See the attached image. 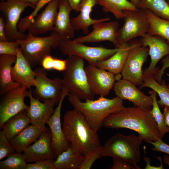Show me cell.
I'll use <instances>...</instances> for the list:
<instances>
[{"label": "cell", "mask_w": 169, "mask_h": 169, "mask_svg": "<svg viewBox=\"0 0 169 169\" xmlns=\"http://www.w3.org/2000/svg\"><path fill=\"white\" fill-rule=\"evenodd\" d=\"M151 108L135 105L124 106L108 115L104 120L102 126L112 129H129L137 132L146 142L156 141L161 138L156 123L150 113Z\"/></svg>", "instance_id": "6da1fadb"}, {"label": "cell", "mask_w": 169, "mask_h": 169, "mask_svg": "<svg viewBox=\"0 0 169 169\" xmlns=\"http://www.w3.org/2000/svg\"><path fill=\"white\" fill-rule=\"evenodd\" d=\"M62 130L65 137L74 150L84 156L100 145L97 133L79 110L74 108L65 114Z\"/></svg>", "instance_id": "7a4b0ae2"}, {"label": "cell", "mask_w": 169, "mask_h": 169, "mask_svg": "<svg viewBox=\"0 0 169 169\" xmlns=\"http://www.w3.org/2000/svg\"><path fill=\"white\" fill-rule=\"evenodd\" d=\"M68 100L74 108L82 113L92 128L97 131L102 127L104 120L108 115L124 106L123 100L116 96L110 99L101 96L96 100L82 102L77 96L69 95Z\"/></svg>", "instance_id": "3957f363"}, {"label": "cell", "mask_w": 169, "mask_h": 169, "mask_svg": "<svg viewBox=\"0 0 169 169\" xmlns=\"http://www.w3.org/2000/svg\"><path fill=\"white\" fill-rule=\"evenodd\" d=\"M143 141L139 135L116 133L102 146V157L120 158L133 165L136 169H140L137 164L141 160L140 146Z\"/></svg>", "instance_id": "277c9868"}, {"label": "cell", "mask_w": 169, "mask_h": 169, "mask_svg": "<svg viewBox=\"0 0 169 169\" xmlns=\"http://www.w3.org/2000/svg\"><path fill=\"white\" fill-rule=\"evenodd\" d=\"M84 59L76 55L68 56L62 79L63 88L68 91L69 95H74L80 100H94L95 95L88 83Z\"/></svg>", "instance_id": "5b68a950"}, {"label": "cell", "mask_w": 169, "mask_h": 169, "mask_svg": "<svg viewBox=\"0 0 169 169\" xmlns=\"http://www.w3.org/2000/svg\"><path fill=\"white\" fill-rule=\"evenodd\" d=\"M61 40L53 31L50 35L45 37L34 36L29 32L25 39L16 41L24 56L33 67L41 64L46 56L50 55L52 49L59 47Z\"/></svg>", "instance_id": "8992f818"}, {"label": "cell", "mask_w": 169, "mask_h": 169, "mask_svg": "<svg viewBox=\"0 0 169 169\" xmlns=\"http://www.w3.org/2000/svg\"><path fill=\"white\" fill-rule=\"evenodd\" d=\"M59 47L64 55L80 57L86 60L89 64L95 66L98 62L111 56L118 49H107L102 46H89L74 42L69 38L61 39Z\"/></svg>", "instance_id": "52a82bcc"}, {"label": "cell", "mask_w": 169, "mask_h": 169, "mask_svg": "<svg viewBox=\"0 0 169 169\" xmlns=\"http://www.w3.org/2000/svg\"><path fill=\"white\" fill-rule=\"evenodd\" d=\"M124 23L118 29L117 41L120 44L129 42L138 37H143L148 33L149 24L145 10H125Z\"/></svg>", "instance_id": "ba28073f"}, {"label": "cell", "mask_w": 169, "mask_h": 169, "mask_svg": "<svg viewBox=\"0 0 169 169\" xmlns=\"http://www.w3.org/2000/svg\"><path fill=\"white\" fill-rule=\"evenodd\" d=\"M149 50L148 47L141 45L139 40L135 39L121 74L122 79L136 85L141 84L143 78L142 67L147 60Z\"/></svg>", "instance_id": "9c48e42d"}, {"label": "cell", "mask_w": 169, "mask_h": 169, "mask_svg": "<svg viewBox=\"0 0 169 169\" xmlns=\"http://www.w3.org/2000/svg\"><path fill=\"white\" fill-rule=\"evenodd\" d=\"M28 7L31 6L19 0L0 2V10L4 16L6 35L9 41L22 40L27 37V34L20 32L17 26L22 13Z\"/></svg>", "instance_id": "30bf717a"}, {"label": "cell", "mask_w": 169, "mask_h": 169, "mask_svg": "<svg viewBox=\"0 0 169 169\" xmlns=\"http://www.w3.org/2000/svg\"><path fill=\"white\" fill-rule=\"evenodd\" d=\"M25 85L11 90L4 95L0 103V128L11 117L23 110H27L29 106L24 101L28 97L29 90Z\"/></svg>", "instance_id": "8fae6325"}, {"label": "cell", "mask_w": 169, "mask_h": 169, "mask_svg": "<svg viewBox=\"0 0 169 169\" xmlns=\"http://www.w3.org/2000/svg\"><path fill=\"white\" fill-rule=\"evenodd\" d=\"M36 84L33 92L35 98L42 102L52 100L56 104L60 99L63 85L62 79L56 77L50 79L47 77V73L43 67L36 69Z\"/></svg>", "instance_id": "7c38bea8"}, {"label": "cell", "mask_w": 169, "mask_h": 169, "mask_svg": "<svg viewBox=\"0 0 169 169\" xmlns=\"http://www.w3.org/2000/svg\"><path fill=\"white\" fill-rule=\"evenodd\" d=\"M90 89L94 95L105 96L113 88L121 74L115 75L107 70L89 64L85 67Z\"/></svg>", "instance_id": "4fadbf2b"}, {"label": "cell", "mask_w": 169, "mask_h": 169, "mask_svg": "<svg viewBox=\"0 0 169 169\" xmlns=\"http://www.w3.org/2000/svg\"><path fill=\"white\" fill-rule=\"evenodd\" d=\"M139 40L142 45L149 48V55L151 58L149 66L143 71V77L154 75L159 69L156 67L158 62L163 57L169 55V42L160 36L147 34Z\"/></svg>", "instance_id": "5bb4252c"}, {"label": "cell", "mask_w": 169, "mask_h": 169, "mask_svg": "<svg viewBox=\"0 0 169 169\" xmlns=\"http://www.w3.org/2000/svg\"><path fill=\"white\" fill-rule=\"evenodd\" d=\"M92 31L84 36H80L73 40L81 43H96L109 41L113 43L116 48L120 44L117 41L119 23L116 21L100 22L92 25Z\"/></svg>", "instance_id": "9a60e30c"}, {"label": "cell", "mask_w": 169, "mask_h": 169, "mask_svg": "<svg viewBox=\"0 0 169 169\" xmlns=\"http://www.w3.org/2000/svg\"><path fill=\"white\" fill-rule=\"evenodd\" d=\"M69 94L68 91L63 88L60 99L57 106L47 122L52 136L51 145L56 158L63 151L70 146L66 139L61 127L60 121L61 110L63 102Z\"/></svg>", "instance_id": "2e32d148"}, {"label": "cell", "mask_w": 169, "mask_h": 169, "mask_svg": "<svg viewBox=\"0 0 169 169\" xmlns=\"http://www.w3.org/2000/svg\"><path fill=\"white\" fill-rule=\"evenodd\" d=\"M52 136L49 128L46 127L38 139L27 147L23 154L28 163L56 158L52 145Z\"/></svg>", "instance_id": "e0dca14e"}, {"label": "cell", "mask_w": 169, "mask_h": 169, "mask_svg": "<svg viewBox=\"0 0 169 169\" xmlns=\"http://www.w3.org/2000/svg\"><path fill=\"white\" fill-rule=\"evenodd\" d=\"M116 97L122 100L132 102L134 105L143 108L152 107L153 100L151 96L145 95L131 82L122 79L117 80L113 87Z\"/></svg>", "instance_id": "ac0fdd59"}, {"label": "cell", "mask_w": 169, "mask_h": 169, "mask_svg": "<svg viewBox=\"0 0 169 169\" xmlns=\"http://www.w3.org/2000/svg\"><path fill=\"white\" fill-rule=\"evenodd\" d=\"M29 89L28 97L30 99V105L27 111V115L30 120L31 124L45 127L47 121L53 114L56 104L52 100L41 102L34 98L32 90L30 88Z\"/></svg>", "instance_id": "d6986e66"}, {"label": "cell", "mask_w": 169, "mask_h": 169, "mask_svg": "<svg viewBox=\"0 0 169 169\" xmlns=\"http://www.w3.org/2000/svg\"><path fill=\"white\" fill-rule=\"evenodd\" d=\"M59 0L49 2L45 9L37 16L28 29L33 35L37 36L54 29Z\"/></svg>", "instance_id": "ffe728a7"}, {"label": "cell", "mask_w": 169, "mask_h": 169, "mask_svg": "<svg viewBox=\"0 0 169 169\" xmlns=\"http://www.w3.org/2000/svg\"><path fill=\"white\" fill-rule=\"evenodd\" d=\"M16 57L14 64L11 68L13 80L26 86L28 89L35 87L37 83L35 72L32 69L31 64L23 54L20 47L17 49Z\"/></svg>", "instance_id": "44dd1931"}, {"label": "cell", "mask_w": 169, "mask_h": 169, "mask_svg": "<svg viewBox=\"0 0 169 169\" xmlns=\"http://www.w3.org/2000/svg\"><path fill=\"white\" fill-rule=\"evenodd\" d=\"M96 4V0H81L79 14L70 19L71 25L75 30H81L86 35L89 33V28L91 25L100 22L110 21V18L109 17L98 19L91 18L90 13L93 8Z\"/></svg>", "instance_id": "7402d4cb"}, {"label": "cell", "mask_w": 169, "mask_h": 169, "mask_svg": "<svg viewBox=\"0 0 169 169\" xmlns=\"http://www.w3.org/2000/svg\"><path fill=\"white\" fill-rule=\"evenodd\" d=\"M58 10L53 31L56 33L61 39L72 38L75 31L72 26L70 15L73 9L68 0H59Z\"/></svg>", "instance_id": "603a6c76"}, {"label": "cell", "mask_w": 169, "mask_h": 169, "mask_svg": "<svg viewBox=\"0 0 169 169\" xmlns=\"http://www.w3.org/2000/svg\"><path fill=\"white\" fill-rule=\"evenodd\" d=\"M135 41L134 39L128 42L120 44L114 54L108 58L98 62L95 66L115 75L121 74L129 50Z\"/></svg>", "instance_id": "cb8c5ba5"}, {"label": "cell", "mask_w": 169, "mask_h": 169, "mask_svg": "<svg viewBox=\"0 0 169 169\" xmlns=\"http://www.w3.org/2000/svg\"><path fill=\"white\" fill-rule=\"evenodd\" d=\"M16 56L0 54V95L3 96L7 92L20 87L22 85L13 81L11 74L12 65L16 60Z\"/></svg>", "instance_id": "d4e9b609"}, {"label": "cell", "mask_w": 169, "mask_h": 169, "mask_svg": "<svg viewBox=\"0 0 169 169\" xmlns=\"http://www.w3.org/2000/svg\"><path fill=\"white\" fill-rule=\"evenodd\" d=\"M46 127H40L33 125H29L9 141L16 151L22 153L38 138Z\"/></svg>", "instance_id": "484cf974"}, {"label": "cell", "mask_w": 169, "mask_h": 169, "mask_svg": "<svg viewBox=\"0 0 169 169\" xmlns=\"http://www.w3.org/2000/svg\"><path fill=\"white\" fill-rule=\"evenodd\" d=\"M84 156L70 146L54 161L55 169H80Z\"/></svg>", "instance_id": "4316f807"}, {"label": "cell", "mask_w": 169, "mask_h": 169, "mask_svg": "<svg viewBox=\"0 0 169 169\" xmlns=\"http://www.w3.org/2000/svg\"><path fill=\"white\" fill-rule=\"evenodd\" d=\"M30 123L31 121L27 115V111L23 110L10 118L5 123L2 129L9 141Z\"/></svg>", "instance_id": "83f0119b"}, {"label": "cell", "mask_w": 169, "mask_h": 169, "mask_svg": "<svg viewBox=\"0 0 169 169\" xmlns=\"http://www.w3.org/2000/svg\"><path fill=\"white\" fill-rule=\"evenodd\" d=\"M97 4L107 13H112L116 19H124L125 10H136L138 8L127 0H96Z\"/></svg>", "instance_id": "f1b7e54d"}, {"label": "cell", "mask_w": 169, "mask_h": 169, "mask_svg": "<svg viewBox=\"0 0 169 169\" xmlns=\"http://www.w3.org/2000/svg\"><path fill=\"white\" fill-rule=\"evenodd\" d=\"M145 9L149 24L147 34L160 36L169 42V20L159 17L149 9Z\"/></svg>", "instance_id": "f546056e"}, {"label": "cell", "mask_w": 169, "mask_h": 169, "mask_svg": "<svg viewBox=\"0 0 169 169\" xmlns=\"http://www.w3.org/2000/svg\"><path fill=\"white\" fill-rule=\"evenodd\" d=\"M145 87L150 88L157 94L160 98L157 101L159 105L169 106V88L164 80L160 83L155 79L153 75L143 77L142 83L139 89Z\"/></svg>", "instance_id": "4dcf8cb0"}, {"label": "cell", "mask_w": 169, "mask_h": 169, "mask_svg": "<svg viewBox=\"0 0 169 169\" xmlns=\"http://www.w3.org/2000/svg\"><path fill=\"white\" fill-rule=\"evenodd\" d=\"M148 9L156 15L169 20V4L165 0H141L138 8Z\"/></svg>", "instance_id": "1f68e13d"}, {"label": "cell", "mask_w": 169, "mask_h": 169, "mask_svg": "<svg viewBox=\"0 0 169 169\" xmlns=\"http://www.w3.org/2000/svg\"><path fill=\"white\" fill-rule=\"evenodd\" d=\"M153 100L152 108L150 113L157 124L160 138L162 139L166 133H169V127L165 123L163 114L161 112L156 99V93L153 90L149 92Z\"/></svg>", "instance_id": "d6a6232c"}, {"label": "cell", "mask_w": 169, "mask_h": 169, "mask_svg": "<svg viewBox=\"0 0 169 169\" xmlns=\"http://www.w3.org/2000/svg\"><path fill=\"white\" fill-rule=\"evenodd\" d=\"M27 163L23 154L16 152L0 161V169H26Z\"/></svg>", "instance_id": "836d02e7"}, {"label": "cell", "mask_w": 169, "mask_h": 169, "mask_svg": "<svg viewBox=\"0 0 169 169\" xmlns=\"http://www.w3.org/2000/svg\"><path fill=\"white\" fill-rule=\"evenodd\" d=\"M53 0H39L34 10L29 15L20 19L18 28L21 33H24L28 29L38 12L45 5Z\"/></svg>", "instance_id": "e575fe53"}, {"label": "cell", "mask_w": 169, "mask_h": 169, "mask_svg": "<svg viewBox=\"0 0 169 169\" xmlns=\"http://www.w3.org/2000/svg\"><path fill=\"white\" fill-rule=\"evenodd\" d=\"M66 60L54 58L50 55L46 56L41 64L45 70L54 69L59 71H64L66 68Z\"/></svg>", "instance_id": "d590c367"}, {"label": "cell", "mask_w": 169, "mask_h": 169, "mask_svg": "<svg viewBox=\"0 0 169 169\" xmlns=\"http://www.w3.org/2000/svg\"><path fill=\"white\" fill-rule=\"evenodd\" d=\"M102 146L100 145L92 149L84 156L80 169H90L97 159L101 158Z\"/></svg>", "instance_id": "8d00e7d4"}, {"label": "cell", "mask_w": 169, "mask_h": 169, "mask_svg": "<svg viewBox=\"0 0 169 169\" xmlns=\"http://www.w3.org/2000/svg\"><path fill=\"white\" fill-rule=\"evenodd\" d=\"M14 148L7 140L4 131H0V160L16 152Z\"/></svg>", "instance_id": "74e56055"}, {"label": "cell", "mask_w": 169, "mask_h": 169, "mask_svg": "<svg viewBox=\"0 0 169 169\" xmlns=\"http://www.w3.org/2000/svg\"><path fill=\"white\" fill-rule=\"evenodd\" d=\"M19 47L17 42L0 41V54H7L16 56L18 49Z\"/></svg>", "instance_id": "f35d334b"}, {"label": "cell", "mask_w": 169, "mask_h": 169, "mask_svg": "<svg viewBox=\"0 0 169 169\" xmlns=\"http://www.w3.org/2000/svg\"><path fill=\"white\" fill-rule=\"evenodd\" d=\"M53 159H46L27 163L26 169H55Z\"/></svg>", "instance_id": "ab89813d"}, {"label": "cell", "mask_w": 169, "mask_h": 169, "mask_svg": "<svg viewBox=\"0 0 169 169\" xmlns=\"http://www.w3.org/2000/svg\"><path fill=\"white\" fill-rule=\"evenodd\" d=\"M146 142L152 145L151 149L153 151L162 152L169 155V145L164 142L161 138L156 141H148Z\"/></svg>", "instance_id": "60d3db41"}, {"label": "cell", "mask_w": 169, "mask_h": 169, "mask_svg": "<svg viewBox=\"0 0 169 169\" xmlns=\"http://www.w3.org/2000/svg\"><path fill=\"white\" fill-rule=\"evenodd\" d=\"M113 165L110 169H136L133 165L120 158H113Z\"/></svg>", "instance_id": "b9f144b4"}, {"label": "cell", "mask_w": 169, "mask_h": 169, "mask_svg": "<svg viewBox=\"0 0 169 169\" xmlns=\"http://www.w3.org/2000/svg\"><path fill=\"white\" fill-rule=\"evenodd\" d=\"M163 64L161 68L159 69L156 73L154 75L155 79L158 82H161L162 80V77L164 73L165 69L169 67V55H167L162 60Z\"/></svg>", "instance_id": "7bdbcfd3"}, {"label": "cell", "mask_w": 169, "mask_h": 169, "mask_svg": "<svg viewBox=\"0 0 169 169\" xmlns=\"http://www.w3.org/2000/svg\"><path fill=\"white\" fill-rule=\"evenodd\" d=\"M5 33V23L3 18L0 17V41H8Z\"/></svg>", "instance_id": "ee69618b"}, {"label": "cell", "mask_w": 169, "mask_h": 169, "mask_svg": "<svg viewBox=\"0 0 169 169\" xmlns=\"http://www.w3.org/2000/svg\"><path fill=\"white\" fill-rule=\"evenodd\" d=\"M70 6L76 12H79V6L81 0H68Z\"/></svg>", "instance_id": "f6af8a7d"}, {"label": "cell", "mask_w": 169, "mask_h": 169, "mask_svg": "<svg viewBox=\"0 0 169 169\" xmlns=\"http://www.w3.org/2000/svg\"><path fill=\"white\" fill-rule=\"evenodd\" d=\"M163 114L165 124L169 127V106H165Z\"/></svg>", "instance_id": "bcb514c9"}, {"label": "cell", "mask_w": 169, "mask_h": 169, "mask_svg": "<svg viewBox=\"0 0 169 169\" xmlns=\"http://www.w3.org/2000/svg\"><path fill=\"white\" fill-rule=\"evenodd\" d=\"M23 3L30 5L31 7L34 9L39 0H19Z\"/></svg>", "instance_id": "7dc6e473"}, {"label": "cell", "mask_w": 169, "mask_h": 169, "mask_svg": "<svg viewBox=\"0 0 169 169\" xmlns=\"http://www.w3.org/2000/svg\"><path fill=\"white\" fill-rule=\"evenodd\" d=\"M163 160L164 163L169 166V155H165L163 157Z\"/></svg>", "instance_id": "c3c4849f"}, {"label": "cell", "mask_w": 169, "mask_h": 169, "mask_svg": "<svg viewBox=\"0 0 169 169\" xmlns=\"http://www.w3.org/2000/svg\"><path fill=\"white\" fill-rule=\"evenodd\" d=\"M141 0H130V2L138 8Z\"/></svg>", "instance_id": "681fc988"}, {"label": "cell", "mask_w": 169, "mask_h": 169, "mask_svg": "<svg viewBox=\"0 0 169 169\" xmlns=\"http://www.w3.org/2000/svg\"><path fill=\"white\" fill-rule=\"evenodd\" d=\"M167 3L169 4V0H166Z\"/></svg>", "instance_id": "f907efd6"}]
</instances>
